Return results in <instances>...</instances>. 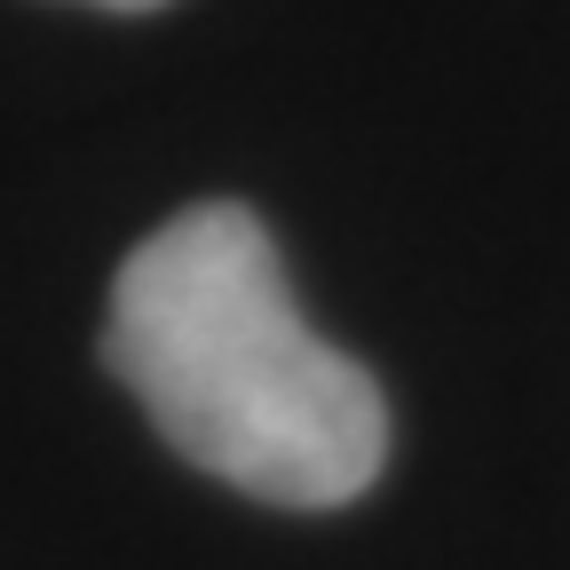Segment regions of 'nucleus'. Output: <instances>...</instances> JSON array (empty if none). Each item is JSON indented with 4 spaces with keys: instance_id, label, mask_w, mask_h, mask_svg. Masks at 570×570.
<instances>
[{
    "instance_id": "1",
    "label": "nucleus",
    "mask_w": 570,
    "mask_h": 570,
    "mask_svg": "<svg viewBox=\"0 0 570 570\" xmlns=\"http://www.w3.org/2000/svg\"><path fill=\"white\" fill-rule=\"evenodd\" d=\"M104 365L190 468L269 508H348L389 460L373 373L309 333L262 214L230 198L167 214L119 262Z\"/></svg>"
},
{
    "instance_id": "2",
    "label": "nucleus",
    "mask_w": 570,
    "mask_h": 570,
    "mask_svg": "<svg viewBox=\"0 0 570 570\" xmlns=\"http://www.w3.org/2000/svg\"><path fill=\"white\" fill-rule=\"evenodd\" d=\"M88 9H111V17H142V9H167V0H88Z\"/></svg>"
}]
</instances>
